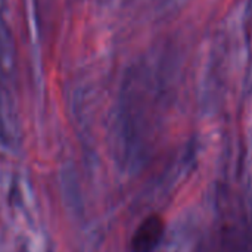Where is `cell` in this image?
<instances>
[{
	"mask_svg": "<svg viewBox=\"0 0 252 252\" xmlns=\"http://www.w3.org/2000/svg\"><path fill=\"white\" fill-rule=\"evenodd\" d=\"M164 230H165V224L161 216L152 214L146 217L136 229L131 238V251L152 252L159 245L164 236Z\"/></svg>",
	"mask_w": 252,
	"mask_h": 252,
	"instance_id": "obj_1",
	"label": "cell"
}]
</instances>
